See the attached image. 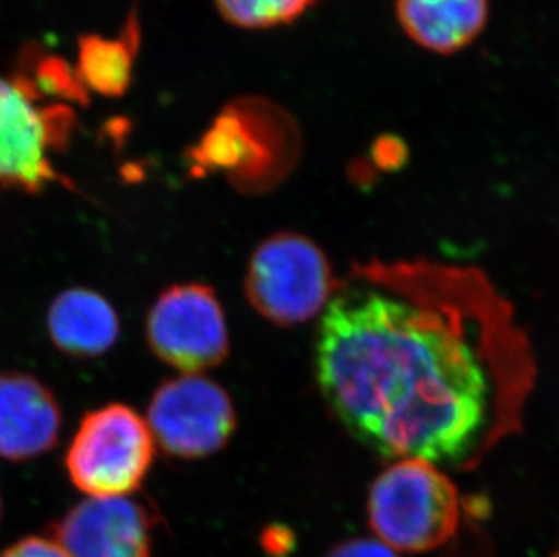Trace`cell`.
I'll return each instance as SVG.
<instances>
[{
	"mask_svg": "<svg viewBox=\"0 0 559 557\" xmlns=\"http://www.w3.org/2000/svg\"><path fill=\"white\" fill-rule=\"evenodd\" d=\"M317 382L388 460L473 469L516 431L534 382L527 336L486 275L429 261L352 270L321 316Z\"/></svg>",
	"mask_w": 559,
	"mask_h": 557,
	"instance_id": "cell-1",
	"label": "cell"
},
{
	"mask_svg": "<svg viewBox=\"0 0 559 557\" xmlns=\"http://www.w3.org/2000/svg\"><path fill=\"white\" fill-rule=\"evenodd\" d=\"M462 501L453 479L423 458H402L371 485L368 521L395 553L424 554L456 534Z\"/></svg>",
	"mask_w": 559,
	"mask_h": 557,
	"instance_id": "cell-2",
	"label": "cell"
},
{
	"mask_svg": "<svg viewBox=\"0 0 559 557\" xmlns=\"http://www.w3.org/2000/svg\"><path fill=\"white\" fill-rule=\"evenodd\" d=\"M299 140L288 112L263 98H241L217 116L189 156L195 174L225 170L239 187L258 189L288 170Z\"/></svg>",
	"mask_w": 559,
	"mask_h": 557,
	"instance_id": "cell-3",
	"label": "cell"
},
{
	"mask_svg": "<svg viewBox=\"0 0 559 557\" xmlns=\"http://www.w3.org/2000/svg\"><path fill=\"white\" fill-rule=\"evenodd\" d=\"M338 286L321 248L292 232L259 242L245 275L250 306L277 327H296L322 316Z\"/></svg>",
	"mask_w": 559,
	"mask_h": 557,
	"instance_id": "cell-4",
	"label": "cell"
},
{
	"mask_svg": "<svg viewBox=\"0 0 559 557\" xmlns=\"http://www.w3.org/2000/svg\"><path fill=\"white\" fill-rule=\"evenodd\" d=\"M153 460L147 420L129 405L109 404L82 418L66 454V469L84 495L112 498L140 489Z\"/></svg>",
	"mask_w": 559,
	"mask_h": 557,
	"instance_id": "cell-5",
	"label": "cell"
},
{
	"mask_svg": "<svg viewBox=\"0 0 559 557\" xmlns=\"http://www.w3.org/2000/svg\"><path fill=\"white\" fill-rule=\"evenodd\" d=\"M73 112L63 106H40L35 85L0 74V189L37 194L49 185H69L51 154L66 147Z\"/></svg>",
	"mask_w": 559,
	"mask_h": 557,
	"instance_id": "cell-6",
	"label": "cell"
},
{
	"mask_svg": "<svg viewBox=\"0 0 559 557\" xmlns=\"http://www.w3.org/2000/svg\"><path fill=\"white\" fill-rule=\"evenodd\" d=\"M145 420L154 443L181 460L216 454L238 427L230 394L203 375L165 380L148 402Z\"/></svg>",
	"mask_w": 559,
	"mask_h": 557,
	"instance_id": "cell-7",
	"label": "cell"
},
{
	"mask_svg": "<svg viewBox=\"0 0 559 557\" xmlns=\"http://www.w3.org/2000/svg\"><path fill=\"white\" fill-rule=\"evenodd\" d=\"M145 332L154 355L181 375H201L228 355L227 319L206 284L164 289L148 310Z\"/></svg>",
	"mask_w": 559,
	"mask_h": 557,
	"instance_id": "cell-8",
	"label": "cell"
},
{
	"mask_svg": "<svg viewBox=\"0 0 559 557\" xmlns=\"http://www.w3.org/2000/svg\"><path fill=\"white\" fill-rule=\"evenodd\" d=\"M51 532L73 557H153V521L129 496L80 501Z\"/></svg>",
	"mask_w": 559,
	"mask_h": 557,
	"instance_id": "cell-9",
	"label": "cell"
},
{
	"mask_svg": "<svg viewBox=\"0 0 559 557\" xmlns=\"http://www.w3.org/2000/svg\"><path fill=\"white\" fill-rule=\"evenodd\" d=\"M62 410L48 386L21 371L0 374V458L24 462L59 442Z\"/></svg>",
	"mask_w": 559,
	"mask_h": 557,
	"instance_id": "cell-10",
	"label": "cell"
},
{
	"mask_svg": "<svg viewBox=\"0 0 559 557\" xmlns=\"http://www.w3.org/2000/svg\"><path fill=\"white\" fill-rule=\"evenodd\" d=\"M49 339L71 357H100L120 336V319L111 303L90 288H69L49 305Z\"/></svg>",
	"mask_w": 559,
	"mask_h": 557,
	"instance_id": "cell-11",
	"label": "cell"
},
{
	"mask_svg": "<svg viewBox=\"0 0 559 557\" xmlns=\"http://www.w3.org/2000/svg\"><path fill=\"white\" fill-rule=\"evenodd\" d=\"M396 16L420 48L453 55L486 29L489 0H396Z\"/></svg>",
	"mask_w": 559,
	"mask_h": 557,
	"instance_id": "cell-12",
	"label": "cell"
},
{
	"mask_svg": "<svg viewBox=\"0 0 559 557\" xmlns=\"http://www.w3.org/2000/svg\"><path fill=\"white\" fill-rule=\"evenodd\" d=\"M138 37L140 29L136 19H132L120 37L84 35L79 38L74 76L85 93L91 91L106 98L126 95L131 85Z\"/></svg>",
	"mask_w": 559,
	"mask_h": 557,
	"instance_id": "cell-13",
	"label": "cell"
},
{
	"mask_svg": "<svg viewBox=\"0 0 559 557\" xmlns=\"http://www.w3.org/2000/svg\"><path fill=\"white\" fill-rule=\"evenodd\" d=\"M225 21L245 29H269L299 21L316 0H214Z\"/></svg>",
	"mask_w": 559,
	"mask_h": 557,
	"instance_id": "cell-14",
	"label": "cell"
},
{
	"mask_svg": "<svg viewBox=\"0 0 559 557\" xmlns=\"http://www.w3.org/2000/svg\"><path fill=\"white\" fill-rule=\"evenodd\" d=\"M0 557H73L55 540L48 537H24L15 545L5 548Z\"/></svg>",
	"mask_w": 559,
	"mask_h": 557,
	"instance_id": "cell-15",
	"label": "cell"
},
{
	"mask_svg": "<svg viewBox=\"0 0 559 557\" xmlns=\"http://www.w3.org/2000/svg\"><path fill=\"white\" fill-rule=\"evenodd\" d=\"M326 557H399L393 548L379 542L377 537L371 540H348V542L338 543L333 547Z\"/></svg>",
	"mask_w": 559,
	"mask_h": 557,
	"instance_id": "cell-16",
	"label": "cell"
},
{
	"mask_svg": "<svg viewBox=\"0 0 559 557\" xmlns=\"http://www.w3.org/2000/svg\"><path fill=\"white\" fill-rule=\"evenodd\" d=\"M404 154V145L401 140L393 137H384L374 143V156L380 159L382 165L399 164Z\"/></svg>",
	"mask_w": 559,
	"mask_h": 557,
	"instance_id": "cell-17",
	"label": "cell"
},
{
	"mask_svg": "<svg viewBox=\"0 0 559 557\" xmlns=\"http://www.w3.org/2000/svg\"><path fill=\"white\" fill-rule=\"evenodd\" d=\"M552 557H559V545H558V548H556L555 556H552Z\"/></svg>",
	"mask_w": 559,
	"mask_h": 557,
	"instance_id": "cell-18",
	"label": "cell"
},
{
	"mask_svg": "<svg viewBox=\"0 0 559 557\" xmlns=\"http://www.w3.org/2000/svg\"><path fill=\"white\" fill-rule=\"evenodd\" d=\"M0 514H2V501H0Z\"/></svg>",
	"mask_w": 559,
	"mask_h": 557,
	"instance_id": "cell-19",
	"label": "cell"
}]
</instances>
